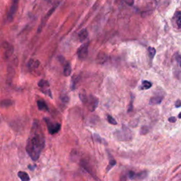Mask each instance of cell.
I'll list each match as a JSON object with an SVG mask.
<instances>
[{"label":"cell","instance_id":"20","mask_svg":"<svg viewBox=\"0 0 181 181\" xmlns=\"http://www.w3.org/2000/svg\"><path fill=\"white\" fill-rule=\"evenodd\" d=\"M115 164H116V161H115L114 159H110V162H109L108 166V167H107V168H106V171H107V172H108V171H110V169H111L112 168V167L115 166Z\"/></svg>","mask_w":181,"mask_h":181},{"label":"cell","instance_id":"15","mask_svg":"<svg viewBox=\"0 0 181 181\" xmlns=\"http://www.w3.org/2000/svg\"><path fill=\"white\" fill-rule=\"evenodd\" d=\"M152 86V83L149 81H143L142 83L141 86L139 87V89L141 90H147V89H150Z\"/></svg>","mask_w":181,"mask_h":181},{"label":"cell","instance_id":"13","mask_svg":"<svg viewBox=\"0 0 181 181\" xmlns=\"http://www.w3.org/2000/svg\"><path fill=\"white\" fill-rule=\"evenodd\" d=\"M79 38L81 42L84 41V40L88 38V31L86 29H83L81 31V32L79 34Z\"/></svg>","mask_w":181,"mask_h":181},{"label":"cell","instance_id":"16","mask_svg":"<svg viewBox=\"0 0 181 181\" xmlns=\"http://www.w3.org/2000/svg\"><path fill=\"white\" fill-rule=\"evenodd\" d=\"M72 73V67L69 63H67L65 65V68H64V74L66 77H69Z\"/></svg>","mask_w":181,"mask_h":181},{"label":"cell","instance_id":"24","mask_svg":"<svg viewBox=\"0 0 181 181\" xmlns=\"http://www.w3.org/2000/svg\"><path fill=\"white\" fill-rule=\"evenodd\" d=\"M41 91H42V93H44L45 94L47 95V96H50L51 98H52V93H51V91H50V89H41Z\"/></svg>","mask_w":181,"mask_h":181},{"label":"cell","instance_id":"29","mask_svg":"<svg viewBox=\"0 0 181 181\" xmlns=\"http://www.w3.org/2000/svg\"><path fill=\"white\" fill-rule=\"evenodd\" d=\"M178 118H180V119H181V112H180V113H179V115H178Z\"/></svg>","mask_w":181,"mask_h":181},{"label":"cell","instance_id":"4","mask_svg":"<svg viewBox=\"0 0 181 181\" xmlns=\"http://www.w3.org/2000/svg\"><path fill=\"white\" fill-rule=\"evenodd\" d=\"M19 0H13L12 1V4H11L10 9H9V11L7 14V19L9 21L13 20V17H14L19 7Z\"/></svg>","mask_w":181,"mask_h":181},{"label":"cell","instance_id":"12","mask_svg":"<svg viewBox=\"0 0 181 181\" xmlns=\"http://www.w3.org/2000/svg\"><path fill=\"white\" fill-rule=\"evenodd\" d=\"M79 80H80V76L79 75L73 76L72 79V90H74L76 89L77 83L79 81Z\"/></svg>","mask_w":181,"mask_h":181},{"label":"cell","instance_id":"7","mask_svg":"<svg viewBox=\"0 0 181 181\" xmlns=\"http://www.w3.org/2000/svg\"><path fill=\"white\" fill-rule=\"evenodd\" d=\"M174 23L177 28L181 30V11H177L174 17Z\"/></svg>","mask_w":181,"mask_h":181},{"label":"cell","instance_id":"17","mask_svg":"<svg viewBox=\"0 0 181 181\" xmlns=\"http://www.w3.org/2000/svg\"><path fill=\"white\" fill-rule=\"evenodd\" d=\"M50 84H49V82H48V81L45 80V79H41V80L38 82V86L40 87L41 89L48 88Z\"/></svg>","mask_w":181,"mask_h":181},{"label":"cell","instance_id":"21","mask_svg":"<svg viewBox=\"0 0 181 181\" xmlns=\"http://www.w3.org/2000/svg\"><path fill=\"white\" fill-rule=\"evenodd\" d=\"M107 120H108L109 123H110L111 124H114V125H116V124H118V122H117L116 120H115L111 115H108L107 116Z\"/></svg>","mask_w":181,"mask_h":181},{"label":"cell","instance_id":"28","mask_svg":"<svg viewBox=\"0 0 181 181\" xmlns=\"http://www.w3.org/2000/svg\"><path fill=\"white\" fill-rule=\"evenodd\" d=\"M175 106H176V108H180L181 106V101L178 100L176 102V104H175Z\"/></svg>","mask_w":181,"mask_h":181},{"label":"cell","instance_id":"27","mask_svg":"<svg viewBox=\"0 0 181 181\" xmlns=\"http://www.w3.org/2000/svg\"><path fill=\"white\" fill-rule=\"evenodd\" d=\"M168 121L170 122H172V123H174V122H176V118H175V117H171V118H168Z\"/></svg>","mask_w":181,"mask_h":181},{"label":"cell","instance_id":"8","mask_svg":"<svg viewBox=\"0 0 181 181\" xmlns=\"http://www.w3.org/2000/svg\"><path fill=\"white\" fill-rule=\"evenodd\" d=\"M163 99V95H156V96H154L153 97H151L150 101H149V104L151 105H157V104H160L161 102H162Z\"/></svg>","mask_w":181,"mask_h":181},{"label":"cell","instance_id":"3","mask_svg":"<svg viewBox=\"0 0 181 181\" xmlns=\"http://www.w3.org/2000/svg\"><path fill=\"white\" fill-rule=\"evenodd\" d=\"M45 121L47 127H48V132H49L50 135H54L60 130L61 124L58 123V122H54L48 119V118H45Z\"/></svg>","mask_w":181,"mask_h":181},{"label":"cell","instance_id":"2","mask_svg":"<svg viewBox=\"0 0 181 181\" xmlns=\"http://www.w3.org/2000/svg\"><path fill=\"white\" fill-rule=\"evenodd\" d=\"M82 103L87 107V108H88L91 112H93L96 109L97 106H98V100L96 97L92 96V95H90L89 96H87L86 98H85V100L83 101Z\"/></svg>","mask_w":181,"mask_h":181},{"label":"cell","instance_id":"23","mask_svg":"<svg viewBox=\"0 0 181 181\" xmlns=\"http://www.w3.org/2000/svg\"><path fill=\"white\" fill-rule=\"evenodd\" d=\"M60 99H61V101H62V102L64 103H68L69 102V97H68V96L67 94H61V96H60Z\"/></svg>","mask_w":181,"mask_h":181},{"label":"cell","instance_id":"25","mask_svg":"<svg viewBox=\"0 0 181 181\" xmlns=\"http://www.w3.org/2000/svg\"><path fill=\"white\" fill-rule=\"evenodd\" d=\"M176 60L178 64L180 66V67H181V56L179 55V54H176Z\"/></svg>","mask_w":181,"mask_h":181},{"label":"cell","instance_id":"10","mask_svg":"<svg viewBox=\"0 0 181 181\" xmlns=\"http://www.w3.org/2000/svg\"><path fill=\"white\" fill-rule=\"evenodd\" d=\"M37 105H38V109L40 110H42V111H48L49 110L48 108V105L46 104V103L44 101L38 100L37 101Z\"/></svg>","mask_w":181,"mask_h":181},{"label":"cell","instance_id":"6","mask_svg":"<svg viewBox=\"0 0 181 181\" xmlns=\"http://www.w3.org/2000/svg\"><path fill=\"white\" fill-rule=\"evenodd\" d=\"M88 48H89V43L83 44L82 46L78 49L77 51V55L80 60H84L86 58L87 55H88Z\"/></svg>","mask_w":181,"mask_h":181},{"label":"cell","instance_id":"14","mask_svg":"<svg viewBox=\"0 0 181 181\" xmlns=\"http://www.w3.org/2000/svg\"><path fill=\"white\" fill-rule=\"evenodd\" d=\"M18 176L19 178L23 181H28L30 180L28 174H27V173L24 172V171H19L18 173Z\"/></svg>","mask_w":181,"mask_h":181},{"label":"cell","instance_id":"22","mask_svg":"<svg viewBox=\"0 0 181 181\" xmlns=\"http://www.w3.org/2000/svg\"><path fill=\"white\" fill-rule=\"evenodd\" d=\"M94 139L95 140H96V142H100V143H102V144H106V141H105L104 139H103L102 138H101L100 136L98 135H94Z\"/></svg>","mask_w":181,"mask_h":181},{"label":"cell","instance_id":"11","mask_svg":"<svg viewBox=\"0 0 181 181\" xmlns=\"http://www.w3.org/2000/svg\"><path fill=\"white\" fill-rule=\"evenodd\" d=\"M4 48L6 49V57H9L11 55V54L13 53V47L10 44L6 43V45H4Z\"/></svg>","mask_w":181,"mask_h":181},{"label":"cell","instance_id":"5","mask_svg":"<svg viewBox=\"0 0 181 181\" xmlns=\"http://www.w3.org/2000/svg\"><path fill=\"white\" fill-rule=\"evenodd\" d=\"M58 4H59V2H57V4H56L55 5L53 6V7H52L51 8V9H50V10L48 11V12L46 13V15L43 18H42V21H41V23H40V26H39V28H38V32L39 33L40 32V31L42 30V28H43L44 26H45V24L46 22H47V21H48V19H49L50 17V16H51L52 14V13H53L54 11H55L56 8L57 7Z\"/></svg>","mask_w":181,"mask_h":181},{"label":"cell","instance_id":"26","mask_svg":"<svg viewBox=\"0 0 181 181\" xmlns=\"http://www.w3.org/2000/svg\"><path fill=\"white\" fill-rule=\"evenodd\" d=\"M132 104H133V97H132L131 101H130V106H129V109H128V112H130L132 110V108H133V106H132Z\"/></svg>","mask_w":181,"mask_h":181},{"label":"cell","instance_id":"19","mask_svg":"<svg viewBox=\"0 0 181 181\" xmlns=\"http://www.w3.org/2000/svg\"><path fill=\"white\" fill-rule=\"evenodd\" d=\"M148 52H149V57H150L151 59H153L156 54V49L154 48L149 47V48H148Z\"/></svg>","mask_w":181,"mask_h":181},{"label":"cell","instance_id":"18","mask_svg":"<svg viewBox=\"0 0 181 181\" xmlns=\"http://www.w3.org/2000/svg\"><path fill=\"white\" fill-rule=\"evenodd\" d=\"M13 104V101L10 100H3L0 102V106L2 107H9Z\"/></svg>","mask_w":181,"mask_h":181},{"label":"cell","instance_id":"9","mask_svg":"<svg viewBox=\"0 0 181 181\" xmlns=\"http://www.w3.org/2000/svg\"><path fill=\"white\" fill-rule=\"evenodd\" d=\"M39 65H40V62H39L38 60H34L33 59L29 60L28 63V67L29 69L31 70L36 69L37 68H38Z\"/></svg>","mask_w":181,"mask_h":181},{"label":"cell","instance_id":"1","mask_svg":"<svg viewBox=\"0 0 181 181\" xmlns=\"http://www.w3.org/2000/svg\"><path fill=\"white\" fill-rule=\"evenodd\" d=\"M45 136L38 122H35L27 139L26 149L33 161H37L45 147Z\"/></svg>","mask_w":181,"mask_h":181}]
</instances>
